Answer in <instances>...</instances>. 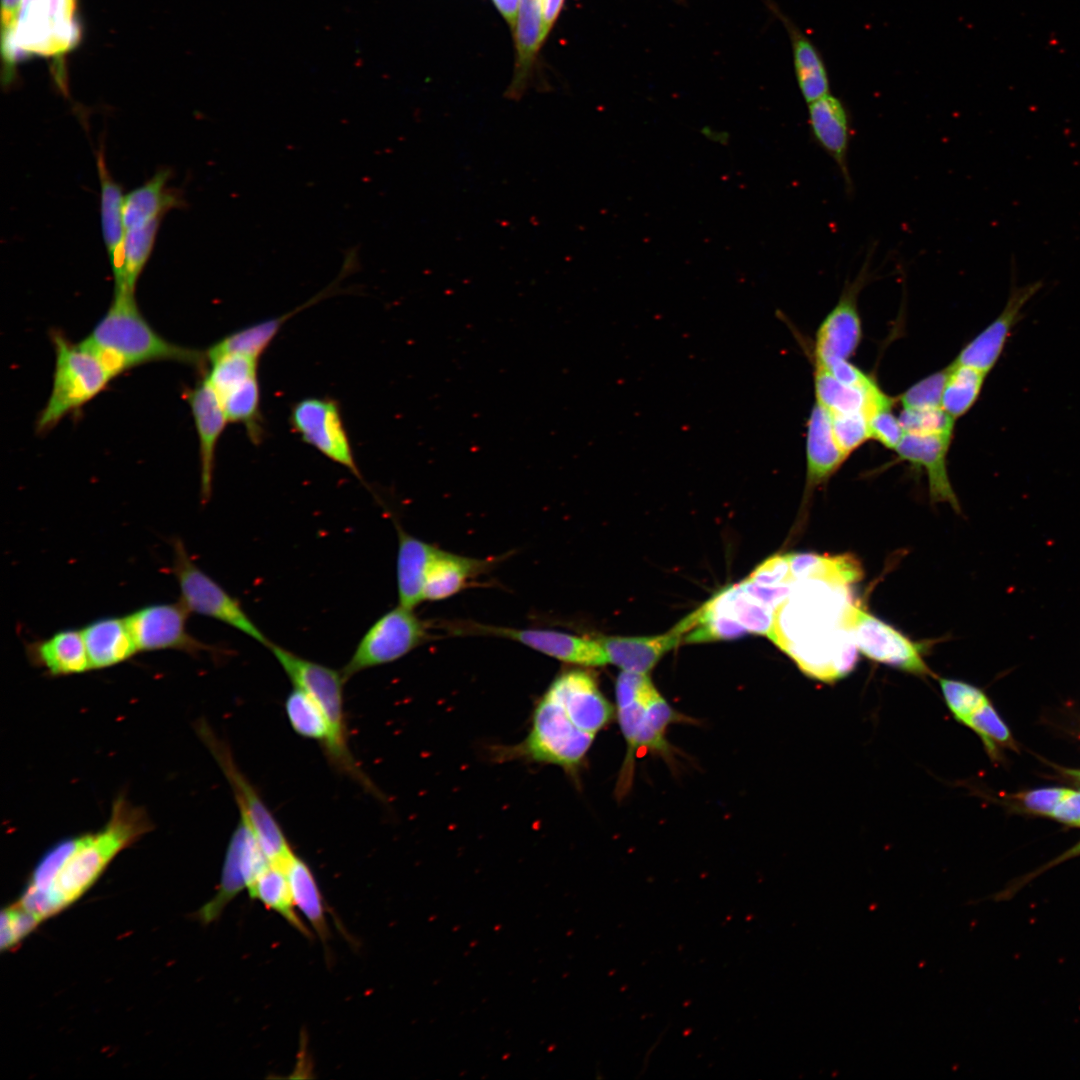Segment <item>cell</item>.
Instances as JSON below:
<instances>
[{
	"label": "cell",
	"mask_w": 1080,
	"mask_h": 1080,
	"mask_svg": "<svg viewBox=\"0 0 1080 1080\" xmlns=\"http://www.w3.org/2000/svg\"><path fill=\"white\" fill-rule=\"evenodd\" d=\"M150 830L151 822L145 811L119 796L102 829L75 837L71 851L46 892L25 888L27 904L43 919L65 909L96 882L119 852Z\"/></svg>",
	"instance_id": "1"
},
{
	"label": "cell",
	"mask_w": 1080,
	"mask_h": 1080,
	"mask_svg": "<svg viewBox=\"0 0 1080 1080\" xmlns=\"http://www.w3.org/2000/svg\"><path fill=\"white\" fill-rule=\"evenodd\" d=\"M81 343L96 353L114 374L152 361L172 360L202 365L205 352L176 345L160 336L138 309L134 292L114 290L103 318Z\"/></svg>",
	"instance_id": "2"
},
{
	"label": "cell",
	"mask_w": 1080,
	"mask_h": 1080,
	"mask_svg": "<svg viewBox=\"0 0 1080 1080\" xmlns=\"http://www.w3.org/2000/svg\"><path fill=\"white\" fill-rule=\"evenodd\" d=\"M267 649L294 687L310 695L324 711L331 729L329 743L323 749L329 764L368 793L382 798L381 792L363 771L349 747L343 694L346 680L341 670L303 658L273 642Z\"/></svg>",
	"instance_id": "3"
},
{
	"label": "cell",
	"mask_w": 1080,
	"mask_h": 1080,
	"mask_svg": "<svg viewBox=\"0 0 1080 1080\" xmlns=\"http://www.w3.org/2000/svg\"><path fill=\"white\" fill-rule=\"evenodd\" d=\"M75 11L76 0H21L11 31L2 37L4 81L25 55L60 57L74 48L80 39Z\"/></svg>",
	"instance_id": "4"
},
{
	"label": "cell",
	"mask_w": 1080,
	"mask_h": 1080,
	"mask_svg": "<svg viewBox=\"0 0 1080 1080\" xmlns=\"http://www.w3.org/2000/svg\"><path fill=\"white\" fill-rule=\"evenodd\" d=\"M594 738L595 735L581 729L566 705L547 689L536 705L527 737L507 754L574 772Z\"/></svg>",
	"instance_id": "5"
},
{
	"label": "cell",
	"mask_w": 1080,
	"mask_h": 1080,
	"mask_svg": "<svg viewBox=\"0 0 1080 1080\" xmlns=\"http://www.w3.org/2000/svg\"><path fill=\"white\" fill-rule=\"evenodd\" d=\"M56 361L51 394L37 422L39 431L56 425L67 413L101 392L115 377L103 360L83 343L53 336Z\"/></svg>",
	"instance_id": "6"
},
{
	"label": "cell",
	"mask_w": 1080,
	"mask_h": 1080,
	"mask_svg": "<svg viewBox=\"0 0 1080 1080\" xmlns=\"http://www.w3.org/2000/svg\"><path fill=\"white\" fill-rule=\"evenodd\" d=\"M172 546V571L180 588V601L188 611L220 621L268 648L272 641L240 602L196 565L183 541L174 538Z\"/></svg>",
	"instance_id": "7"
},
{
	"label": "cell",
	"mask_w": 1080,
	"mask_h": 1080,
	"mask_svg": "<svg viewBox=\"0 0 1080 1080\" xmlns=\"http://www.w3.org/2000/svg\"><path fill=\"white\" fill-rule=\"evenodd\" d=\"M196 728L231 786L240 818L254 832L270 863L285 868L295 853L281 826L255 787L238 768L223 740L203 721L199 722Z\"/></svg>",
	"instance_id": "8"
},
{
	"label": "cell",
	"mask_w": 1080,
	"mask_h": 1080,
	"mask_svg": "<svg viewBox=\"0 0 1080 1080\" xmlns=\"http://www.w3.org/2000/svg\"><path fill=\"white\" fill-rule=\"evenodd\" d=\"M427 638L425 622L412 609L398 605L369 627L341 672L347 681L364 670L402 658Z\"/></svg>",
	"instance_id": "9"
},
{
	"label": "cell",
	"mask_w": 1080,
	"mask_h": 1080,
	"mask_svg": "<svg viewBox=\"0 0 1080 1080\" xmlns=\"http://www.w3.org/2000/svg\"><path fill=\"white\" fill-rule=\"evenodd\" d=\"M843 624L857 650L867 658L917 676L934 675L919 644L867 611L849 603Z\"/></svg>",
	"instance_id": "10"
},
{
	"label": "cell",
	"mask_w": 1080,
	"mask_h": 1080,
	"mask_svg": "<svg viewBox=\"0 0 1080 1080\" xmlns=\"http://www.w3.org/2000/svg\"><path fill=\"white\" fill-rule=\"evenodd\" d=\"M289 422L305 443L363 481L336 400L328 397L301 399L292 406Z\"/></svg>",
	"instance_id": "11"
},
{
	"label": "cell",
	"mask_w": 1080,
	"mask_h": 1080,
	"mask_svg": "<svg viewBox=\"0 0 1080 1080\" xmlns=\"http://www.w3.org/2000/svg\"><path fill=\"white\" fill-rule=\"evenodd\" d=\"M269 864L254 832L240 818L227 846L217 893L197 913L199 920L206 924L216 920Z\"/></svg>",
	"instance_id": "12"
},
{
	"label": "cell",
	"mask_w": 1080,
	"mask_h": 1080,
	"mask_svg": "<svg viewBox=\"0 0 1080 1080\" xmlns=\"http://www.w3.org/2000/svg\"><path fill=\"white\" fill-rule=\"evenodd\" d=\"M190 612L181 601L141 607L125 616L138 651L180 650L189 654L212 648L187 629Z\"/></svg>",
	"instance_id": "13"
},
{
	"label": "cell",
	"mask_w": 1080,
	"mask_h": 1080,
	"mask_svg": "<svg viewBox=\"0 0 1080 1080\" xmlns=\"http://www.w3.org/2000/svg\"><path fill=\"white\" fill-rule=\"evenodd\" d=\"M866 256L857 277L852 282H846L839 301L816 332L814 355L817 363L847 360L855 353L861 341L862 327L857 297L869 279V261L872 254L868 253Z\"/></svg>",
	"instance_id": "14"
},
{
	"label": "cell",
	"mask_w": 1080,
	"mask_h": 1080,
	"mask_svg": "<svg viewBox=\"0 0 1080 1080\" xmlns=\"http://www.w3.org/2000/svg\"><path fill=\"white\" fill-rule=\"evenodd\" d=\"M461 633L497 636L517 641L533 650L559 661L582 666H603L608 663L600 641L548 629H517L483 624H467Z\"/></svg>",
	"instance_id": "15"
},
{
	"label": "cell",
	"mask_w": 1080,
	"mask_h": 1080,
	"mask_svg": "<svg viewBox=\"0 0 1080 1080\" xmlns=\"http://www.w3.org/2000/svg\"><path fill=\"white\" fill-rule=\"evenodd\" d=\"M1036 281L1011 289L1001 313L960 351L955 362L988 374L999 360L1006 342L1022 316V309L1041 289Z\"/></svg>",
	"instance_id": "16"
},
{
	"label": "cell",
	"mask_w": 1080,
	"mask_h": 1080,
	"mask_svg": "<svg viewBox=\"0 0 1080 1080\" xmlns=\"http://www.w3.org/2000/svg\"><path fill=\"white\" fill-rule=\"evenodd\" d=\"M692 613L684 617L669 631L653 636H599L608 663L622 671L648 674L669 651L684 642L693 628Z\"/></svg>",
	"instance_id": "17"
},
{
	"label": "cell",
	"mask_w": 1080,
	"mask_h": 1080,
	"mask_svg": "<svg viewBox=\"0 0 1080 1080\" xmlns=\"http://www.w3.org/2000/svg\"><path fill=\"white\" fill-rule=\"evenodd\" d=\"M186 399L199 439L201 500L206 504L212 493L217 443L228 419L220 398L206 378L187 393Z\"/></svg>",
	"instance_id": "18"
},
{
	"label": "cell",
	"mask_w": 1080,
	"mask_h": 1080,
	"mask_svg": "<svg viewBox=\"0 0 1080 1080\" xmlns=\"http://www.w3.org/2000/svg\"><path fill=\"white\" fill-rule=\"evenodd\" d=\"M569 709L579 726L596 734L612 718L613 709L591 673L572 669L559 674L548 687Z\"/></svg>",
	"instance_id": "19"
},
{
	"label": "cell",
	"mask_w": 1080,
	"mask_h": 1080,
	"mask_svg": "<svg viewBox=\"0 0 1080 1080\" xmlns=\"http://www.w3.org/2000/svg\"><path fill=\"white\" fill-rule=\"evenodd\" d=\"M809 105V125L818 145L836 163L846 191L852 192L853 182L848 165L851 122L844 103L830 93Z\"/></svg>",
	"instance_id": "20"
},
{
	"label": "cell",
	"mask_w": 1080,
	"mask_h": 1080,
	"mask_svg": "<svg viewBox=\"0 0 1080 1080\" xmlns=\"http://www.w3.org/2000/svg\"><path fill=\"white\" fill-rule=\"evenodd\" d=\"M951 441L952 438L945 436L905 434L895 452L900 459L925 469L932 502H946L960 512L947 473L946 459Z\"/></svg>",
	"instance_id": "21"
},
{
	"label": "cell",
	"mask_w": 1080,
	"mask_h": 1080,
	"mask_svg": "<svg viewBox=\"0 0 1080 1080\" xmlns=\"http://www.w3.org/2000/svg\"><path fill=\"white\" fill-rule=\"evenodd\" d=\"M97 170L100 180V213L105 246L114 277V290L124 286V238L122 187L111 176L103 149L97 152Z\"/></svg>",
	"instance_id": "22"
},
{
	"label": "cell",
	"mask_w": 1080,
	"mask_h": 1080,
	"mask_svg": "<svg viewBox=\"0 0 1080 1080\" xmlns=\"http://www.w3.org/2000/svg\"><path fill=\"white\" fill-rule=\"evenodd\" d=\"M846 459L834 439L829 413L815 403L807 422L805 498L826 482Z\"/></svg>",
	"instance_id": "23"
},
{
	"label": "cell",
	"mask_w": 1080,
	"mask_h": 1080,
	"mask_svg": "<svg viewBox=\"0 0 1080 1080\" xmlns=\"http://www.w3.org/2000/svg\"><path fill=\"white\" fill-rule=\"evenodd\" d=\"M340 290L339 281L334 279L327 287L293 311L255 323L225 336L205 351L207 362L234 353L259 359L288 319L324 298L337 294Z\"/></svg>",
	"instance_id": "24"
},
{
	"label": "cell",
	"mask_w": 1080,
	"mask_h": 1080,
	"mask_svg": "<svg viewBox=\"0 0 1080 1080\" xmlns=\"http://www.w3.org/2000/svg\"><path fill=\"white\" fill-rule=\"evenodd\" d=\"M30 662L51 676L84 673L91 669L82 631L65 629L26 646Z\"/></svg>",
	"instance_id": "25"
},
{
	"label": "cell",
	"mask_w": 1080,
	"mask_h": 1080,
	"mask_svg": "<svg viewBox=\"0 0 1080 1080\" xmlns=\"http://www.w3.org/2000/svg\"><path fill=\"white\" fill-rule=\"evenodd\" d=\"M170 178L169 169H159L148 181L124 196L125 230L143 227L162 218L169 210L184 206L182 194L168 186Z\"/></svg>",
	"instance_id": "26"
},
{
	"label": "cell",
	"mask_w": 1080,
	"mask_h": 1080,
	"mask_svg": "<svg viewBox=\"0 0 1080 1080\" xmlns=\"http://www.w3.org/2000/svg\"><path fill=\"white\" fill-rule=\"evenodd\" d=\"M91 669L120 664L138 652L125 617H104L82 630Z\"/></svg>",
	"instance_id": "27"
},
{
	"label": "cell",
	"mask_w": 1080,
	"mask_h": 1080,
	"mask_svg": "<svg viewBox=\"0 0 1080 1080\" xmlns=\"http://www.w3.org/2000/svg\"><path fill=\"white\" fill-rule=\"evenodd\" d=\"M398 552L396 578L399 605L414 609L424 601V582L437 547L418 539L397 526Z\"/></svg>",
	"instance_id": "28"
},
{
	"label": "cell",
	"mask_w": 1080,
	"mask_h": 1080,
	"mask_svg": "<svg viewBox=\"0 0 1080 1080\" xmlns=\"http://www.w3.org/2000/svg\"><path fill=\"white\" fill-rule=\"evenodd\" d=\"M542 0H520L514 29L516 61L506 96L519 99L526 89L539 49L542 46Z\"/></svg>",
	"instance_id": "29"
},
{
	"label": "cell",
	"mask_w": 1080,
	"mask_h": 1080,
	"mask_svg": "<svg viewBox=\"0 0 1080 1080\" xmlns=\"http://www.w3.org/2000/svg\"><path fill=\"white\" fill-rule=\"evenodd\" d=\"M772 11L783 23L789 35L797 82L806 103L829 93V78L822 56L813 42L775 5Z\"/></svg>",
	"instance_id": "30"
},
{
	"label": "cell",
	"mask_w": 1080,
	"mask_h": 1080,
	"mask_svg": "<svg viewBox=\"0 0 1080 1080\" xmlns=\"http://www.w3.org/2000/svg\"><path fill=\"white\" fill-rule=\"evenodd\" d=\"M489 562L436 549L427 569L424 600L438 601L461 591Z\"/></svg>",
	"instance_id": "31"
},
{
	"label": "cell",
	"mask_w": 1080,
	"mask_h": 1080,
	"mask_svg": "<svg viewBox=\"0 0 1080 1080\" xmlns=\"http://www.w3.org/2000/svg\"><path fill=\"white\" fill-rule=\"evenodd\" d=\"M795 581L814 579L835 586L848 587L863 578L861 563L852 554L828 556L814 553H789Z\"/></svg>",
	"instance_id": "32"
},
{
	"label": "cell",
	"mask_w": 1080,
	"mask_h": 1080,
	"mask_svg": "<svg viewBox=\"0 0 1080 1080\" xmlns=\"http://www.w3.org/2000/svg\"><path fill=\"white\" fill-rule=\"evenodd\" d=\"M247 890L250 898L260 901L267 908L281 915L304 937L313 936L295 911L290 884L283 867L270 863Z\"/></svg>",
	"instance_id": "33"
},
{
	"label": "cell",
	"mask_w": 1080,
	"mask_h": 1080,
	"mask_svg": "<svg viewBox=\"0 0 1080 1080\" xmlns=\"http://www.w3.org/2000/svg\"><path fill=\"white\" fill-rule=\"evenodd\" d=\"M285 870L295 906L304 914L325 945L330 933L323 898L311 868L295 854Z\"/></svg>",
	"instance_id": "34"
},
{
	"label": "cell",
	"mask_w": 1080,
	"mask_h": 1080,
	"mask_svg": "<svg viewBox=\"0 0 1080 1080\" xmlns=\"http://www.w3.org/2000/svg\"><path fill=\"white\" fill-rule=\"evenodd\" d=\"M291 728L301 737L318 742L322 750L331 736L328 719L320 705L306 692L294 687L284 703Z\"/></svg>",
	"instance_id": "35"
},
{
	"label": "cell",
	"mask_w": 1080,
	"mask_h": 1080,
	"mask_svg": "<svg viewBox=\"0 0 1080 1080\" xmlns=\"http://www.w3.org/2000/svg\"><path fill=\"white\" fill-rule=\"evenodd\" d=\"M221 400L228 422L244 425L255 444L263 437L258 375L232 388Z\"/></svg>",
	"instance_id": "36"
},
{
	"label": "cell",
	"mask_w": 1080,
	"mask_h": 1080,
	"mask_svg": "<svg viewBox=\"0 0 1080 1080\" xmlns=\"http://www.w3.org/2000/svg\"><path fill=\"white\" fill-rule=\"evenodd\" d=\"M986 373L953 362L942 395V409L954 419L966 414L977 401Z\"/></svg>",
	"instance_id": "37"
},
{
	"label": "cell",
	"mask_w": 1080,
	"mask_h": 1080,
	"mask_svg": "<svg viewBox=\"0 0 1080 1080\" xmlns=\"http://www.w3.org/2000/svg\"><path fill=\"white\" fill-rule=\"evenodd\" d=\"M814 387L816 403L829 414L864 413L865 392L841 383L825 365L816 362Z\"/></svg>",
	"instance_id": "38"
},
{
	"label": "cell",
	"mask_w": 1080,
	"mask_h": 1080,
	"mask_svg": "<svg viewBox=\"0 0 1080 1080\" xmlns=\"http://www.w3.org/2000/svg\"><path fill=\"white\" fill-rule=\"evenodd\" d=\"M676 718V712L656 690L645 701L643 718L637 737L638 749L646 748L655 752H667L668 743L665 740V731L668 725Z\"/></svg>",
	"instance_id": "39"
},
{
	"label": "cell",
	"mask_w": 1080,
	"mask_h": 1080,
	"mask_svg": "<svg viewBox=\"0 0 1080 1080\" xmlns=\"http://www.w3.org/2000/svg\"><path fill=\"white\" fill-rule=\"evenodd\" d=\"M161 218L143 227L126 230L124 238V286L135 292L137 280L147 263L160 227Z\"/></svg>",
	"instance_id": "40"
},
{
	"label": "cell",
	"mask_w": 1080,
	"mask_h": 1080,
	"mask_svg": "<svg viewBox=\"0 0 1080 1080\" xmlns=\"http://www.w3.org/2000/svg\"><path fill=\"white\" fill-rule=\"evenodd\" d=\"M209 364L205 378L220 399L238 384L258 375V359L243 354H226Z\"/></svg>",
	"instance_id": "41"
},
{
	"label": "cell",
	"mask_w": 1080,
	"mask_h": 1080,
	"mask_svg": "<svg viewBox=\"0 0 1080 1080\" xmlns=\"http://www.w3.org/2000/svg\"><path fill=\"white\" fill-rule=\"evenodd\" d=\"M982 740L987 753L995 759L999 747L1015 748L1011 732L990 700L973 712L963 723Z\"/></svg>",
	"instance_id": "42"
},
{
	"label": "cell",
	"mask_w": 1080,
	"mask_h": 1080,
	"mask_svg": "<svg viewBox=\"0 0 1080 1080\" xmlns=\"http://www.w3.org/2000/svg\"><path fill=\"white\" fill-rule=\"evenodd\" d=\"M938 680L946 706L953 718L961 724L973 712L989 701L986 694L972 684L949 678H939Z\"/></svg>",
	"instance_id": "43"
},
{
	"label": "cell",
	"mask_w": 1080,
	"mask_h": 1080,
	"mask_svg": "<svg viewBox=\"0 0 1080 1080\" xmlns=\"http://www.w3.org/2000/svg\"><path fill=\"white\" fill-rule=\"evenodd\" d=\"M905 434L952 438L955 419L942 407L903 409L899 416Z\"/></svg>",
	"instance_id": "44"
},
{
	"label": "cell",
	"mask_w": 1080,
	"mask_h": 1080,
	"mask_svg": "<svg viewBox=\"0 0 1080 1080\" xmlns=\"http://www.w3.org/2000/svg\"><path fill=\"white\" fill-rule=\"evenodd\" d=\"M829 415L834 439L847 457L871 439L868 421L863 412Z\"/></svg>",
	"instance_id": "45"
},
{
	"label": "cell",
	"mask_w": 1080,
	"mask_h": 1080,
	"mask_svg": "<svg viewBox=\"0 0 1080 1080\" xmlns=\"http://www.w3.org/2000/svg\"><path fill=\"white\" fill-rule=\"evenodd\" d=\"M43 921L18 902L2 910L0 920L1 951L11 949Z\"/></svg>",
	"instance_id": "46"
},
{
	"label": "cell",
	"mask_w": 1080,
	"mask_h": 1080,
	"mask_svg": "<svg viewBox=\"0 0 1080 1080\" xmlns=\"http://www.w3.org/2000/svg\"><path fill=\"white\" fill-rule=\"evenodd\" d=\"M949 373V366L937 371L909 387L899 400L903 409L941 407L942 395Z\"/></svg>",
	"instance_id": "47"
},
{
	"label": "cell",
	"mask_w": 1080,
	"mask_h": 1080,
	"mask_svg": "<svg viewBox=\"0 0 1080 1080\" xmlns=\"http://www.w3.org/2000/svg\"><path fill=\"white\" fill-rule=\"evenodd\" d=\"M747 578L755 584L766 587L793 585L795 579L791 571L789 553L769 557Z\"/></svg>",
	"instance_id": "48"
},
{
	"label": "cell",
	"mask_w": 1080,
	"mask_h": 1080,
	"mask_svg": "<svg viewBox=\"0 0 1080 1080\" xmlns=\"http://www.w3.org/2000/svg\"><path fill=\"white\" fill-rule=\"evenodd\" d=\"M656 690L648 674L621 671L615 689L617 708L644 701Z\"/></svg>",
	"instance_id": "49"
},
{
	"label": "cell",
	"mask_w": 1080,
	"mask_h": 1080,
	"mask_svg": "<svg viewBox=\"0 0 1080 1080\" xmlns=\"http://www.w3.org/2000/svg\"><path fill=\"white\" fill-rule=\"evenodd\" d=\"M1070 791L1059 787L1039 788L1015 794L1014 798L1025 811L1052 817L1056 807Z\"/></svg>",
	"instance_id": "50"
},
{
	"label": "cell",
	"mask_w": 1080,
	"mask_h": 1080,
	"mask_svg": "<svg viewBox=\"0 0 1080 1080\" xmlns=\"http://www.w3.org/2000/svg\"><path fill=\"white\" fill-rule=\"evenodd\" d=\"M892 409L878 411L867 418L870 436L884 447L894 450L902 441L905 431Z\"/></svg>",
	"instance_id": "51"
},
{
	"label": "cell",
	"mask_w": 1080,
	"mask_h": 1080,
	"mask_svg": "<svg viewBox=\"0 0 1080 1080\" xmlns=\"http://www.w3.org/2000/svg\"><path fill=\"white\" fill-rule=\"evenodd\" d=\"M823 365L827 367V369L837 380L847 386L857 388L866 392L869 388L876 384L873 378L865 374L861 369L851 364L846 359L832 360L829 363Z\"/></svg>",
	"instance_id": "52"
},
{
	"label": "cell",
	"mask_w": 1080,
	"mask_h": 1080,
	"mask_svg": "<svg viewBox=\"0 0 1080 1080\" xmlns=\"http://www.w3.org/2000/svg\"><path fill=\"white\" fill-rule=\"evenodd\" d=\"M1077 856H1080V842L1075 844L1073 847H1071L1070 849H1068L1067 851H1065L1063 854L1059 855L1055 859L1051 860L1049 863L1043 865L1042 867L1038 868L1037 870H1035V871L1021 877L1020 879L1014 881L1007 888H1005L1004 890L999 892L995 896V898L998 901L1009 900L1020 889H1022L1028 882L1032 881L1035 877L1039 876L1040 874H1042L1046 870H1048V869H1050V868H1052V867H1054L1056 865H1059V864H1061L1062 862H1064L1066 860L1077 857Z\"/></svg>",
	"instance_id": "53"
},
{
	"label": "cell",
	"mask_w": 1080,
	"mask_h": 1080,
	"mask_svg": "<svg viewBox=\"0 0 1080 1080\" xmlns=\"http://www.w3.org/2000/svg\"><path fill=\"white\" fill-rule=\"evenodd\" d=\"M1052 817L1066 825L1080 827V791L1071 790L1056 807Z\"/></svg>",
	"instance_id": "54"
},
{
	"label": "cell",
	"mask_w": 1080,
	"mask_h": 1080,
	"mask_svg": "<svg viewBox=\"0 0 1080 1080\" xmlns=\"http://www.w3.org/2000/svg\"><path fill=\"white\" fill-rule=\"evenodd\" d=\"M564 0H542V43L550 33L561 9Z\"/></svg>",
	"instance_id": "55"
},
{
	"label": "cell",
	"mask_w": 1080,
	"mask_h": 1080,
	"mask_svg": "<svg viewBox=\"0 0 1080 1080\" xmlns=\"http://www.w3.org/2000/svg\"><path fill=\"white\" fill-rule=\"evenodd\" d=\"M21 0H2V37L12 29Z\"/></svg>",
	"instance_id": "56"
},
{
	"label": "cell",
	"mask_w": 1080,
	"mask_h": 1080,
	"mask_svg": "<svg viewBox=\"0 0 1080 1080\" xmlns=\"http://www.w3.org/2000/svg\"><path fill=\"white\" fill-rule=\"evenodd\" d=\"M504 17L512 32H514L517 22V11L519 9L520 0H492Z\"/></svg>",
	"instance_id": "57"
},
{
	"label": "cell",
	"mask_w": 1080,
	"mask_h": 1080,
	"mask_svg": "<svg viewBox=\"0 0 1080 1080\" xmlns=\"http://www.w3.org/2000/svg\"><path fill=\"white\" fill-rule=\"evenodd\" d=\"M1061 772L1080 783V769L1060 768Z\"/></svg>",
	"instance_id": "58"
}]
</instances>
